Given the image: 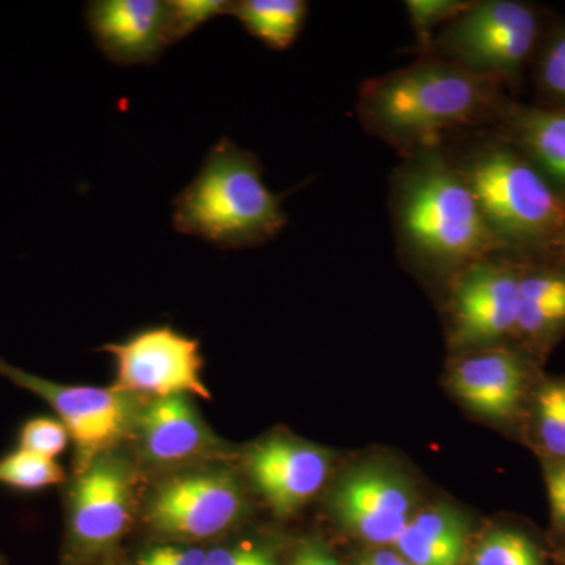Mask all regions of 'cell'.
Masks as SVG:
<instances>
[{"label":"cell","mask_w":565,"mask_h":565,"mask_svg":"<svg viewBox=\"0 0 565 565\" xmlns=\"http://www.w3.org/2000/svg\"><path fill=\"white\" fill-rule=\"evenodd\" d=\"M388 210L401 258L444 286L468 264L503 253L441 141L401 158Z\"/></svg>","instance_id":"obj_1"},{"label":"cell","mask_w":565,"mask_h":565,"mask_svg":"<svg viewBox=\"0 0 565 565\" xmlns=\"http://www.w3.org/2000/svg\"><path fill=\"white\" fill-rule=\"evenodd\" d=\"M501 88L452 63L419 55L364 82L356 114L364 131L403 158L451 134L492 128L508 102Z\"/></svg>","instance_id":"obj_2"},{"label":"cell","mask_w":565,"mask_h":565,"mask_svg":"<svg viewBox=\"0 0 565 565\" xmlns=\"http://www.w3.org/2000/svg\"><path fill=\"white\" fill-rule=\"evenodd\" d=\"M501 250L519 258H565V200L493 129L441 140Z\"/></svg>","instance_id":"obj_3"},{"label":"cell","mask_w":565,"mask_h":565,"mask_svg":"<svg viewBox=\"0 0 565 565\" xmlns=\"http://www.w3.org/2000/svg\"><path fill=\"white\" fill-rule=\"evenodd\" d=\"M263 174L255 152L222 137L191 184L174 196V230L225 250L273 243L288 225V214Z\"/></svg>","instance_id":"obj_4"},{"label":"cell","mask_w":565,"mask_h":565,"mask_svg":"<svg viewBox=\"0 0 565 565\" xmlns=\"http://www.w3.org/2000/svg\"><path fill=\"white\" fill-rule=\"evenodd\" d=\"M539 41L541 18L533 7L519 0H473L418 55L441 58L503 85L522 73Z\"/></svg>","instance_id":"obj_5"},{"label":"cell","mask_w":565,"mask_h":565,"mask_svg":"<svg viewBox=\"0 0 565 565\" xmlns=\"http://www.w3.org/2000/svg\"><path fill=\"white\" fill-rule=\"evenodd\" d=\"M520 258L494 253L468 264L445 286L449 344L456 352L514 343Z\"/></svg>","instance_id":"obj_6"},{"label":"cell","mask_w":565,"mask_h":565,"mask_svg":"<svg viewBox=\"0 0 565 565\" xmlns=\"http://www.w3.org/2000/svg\"><path fill=\"white\" fill-rule=\"evenodd\" d=\"M145 520L181 542L204 541L232 530L248 514L244 482L218 465H195L169 476L148 497Z\"/></svg>","instance_id":"obj_7"},{"label":"cell","mask_w":565,"mask_h":565,"mask_svg":"<svg viewBox=\"0 0 565 565\" xmlns=\"http://www.w3.org/2000/svg\"><path fill=\"white\" fill-rule=\"evenodd\" d=\"M0 377L28 390L57 414L76 446V473L129 440L145 399L114 386L65 385L47 381L0 359Z\"/></svg>","instance_id":"obj_8"},{"label":"cell","mask_w":565,"mask_h":565,"mask_svg":"<svg viewBox=\"0 0 565 565\" xmlns=\"http://www.w3.org/2000/svg\"><path fill=\"white\" fill-rule=\"evenodd\" d=\"M102 352L114 356L115 390L140 399L196 396L211 401L203 381L202 344L172 326H152L118 343L104 344Z\"/></svg>","instance_id":"obj_9"},{"label":"cell","mask_w":565,"mask_h":565,"mask_svg":"<svg viewBox=\"0 0 565 565\" xmlns=\"http://www.w3.org/2000/svg\"><path fill=\"white\" fill-rule=\"evenodd\" d=\"M136 470L120 452H107L77 471L68 492V535L82 553L109 548L131 525Z\"/></svg>","instance_id":"obj_10"},{"label":"cell","mask_w":565,"mask_h":565,"mask_svg":"<svg viewBox=\"0 0 565 565\" xmlns=\"http://www.w3.org/2000/svg\"><path fill=\"white\" fill-rule=\"evenodd\" d=\"M415 493L403 475L381 463L352 468L334 486L330 508L338 523L367 544L392 545L416 514Z\"/></svg>","instance_id":"obj_11"},{"label":"cell","mask_w":565,"mask_h":565,"mask_svg":"<svg viewBox=\"0 0 565 565\" xmlns=\"http://www.w3.org/2000/svg\"><path fill=\"white\" fill-rule=\"evenodd\" d=\"M244 465L270 511L289 516L321 493L332 473L333 457L322 446L277 434L253 445Z\"/></svg>","instance_id":"obj_12"},{"label":"cell","mask_w":565,"mask_h":565,"mask_svg":"<svg viewBox=\"0 0 565 565\" xmlns=\"http://www.w3.org/2000/svg\"><path fill=\"white\" fill-rule=\"evenodd\" d=\"M131 438L141 462L154 468H191L222 455L215 437L191 396H169L141 403Z\"/></svg>","instance_id":"obj_13"},{"label":"cell","mask_w":565,"mask_h":565,"mask_svg":"<svg viewBox=\"0 0 565 565\" xmlns=\"http://www.w3.org/2000/svg\"><path fill=\"white\" fill-rule=\"evenodd\" d=\"M530 379L526 353L511 345L459 353L448 373V384L465 407L500 423L523 411Z\"/></svg>","instance_id":"obj_14"},{"label":"cell","mask_w":565,"mask_h":565,"mask_svg":"<svg viewBox=\"0 0 565 565\" xmlns=\"http://www.w3.org/2000/svg\"><path fill=\"white\" fill-rule=\"evenodd\" d=\"M85 22L115 65H152L172 46L170 3L162 0H92Z\"/></svg>","instance_id":"obj_15"},{"label":"cell","mask_w":565,"mask_h":565,"mask_svg":"<svg viewBox=\"0 0 565 565\" xmlns=\"http://www.w3.org/2000/svg\"><path fill=\"white\" fill-rule=\"evenodd\" d=\"M564 334L565 258H520L516 348L541 355Z\"/></svg>","instance_id":"obj_16"},{"label":"cell","mask_w":565,"mask_h":565,"mask_svg":"<svg viewBox=\"0 0 565 565\" xmlns=\"http://www.w3.org/2000/svg\"><path fill=\"white\" fill-rule=\"evenodd\" d=\"M490 129L522 152L565 200V107L508 99Z\"/></svg>","instance_id":"obj_17"},{"label":"cell","mask_w":565,"mask_h":565,"mask_svg":"<svg viewBox=\"0 0 565 565\" xmlns=\"http://www.w3.org/2000/svg\"><path fill=\"white\" fill-rule=\"evenodd\" d=\"M467 539L463 516L438 504L416 511L393 548L412 565H460Z\"/></svg>","instance_id":"obj_18"},{"label":"cell","mask_w":565,"mask_h":565,"mask_svg":"<svg viewBox=\"0 0 565 565\" xmlns=\"http://www.w3.org/2000/svg\"><path fill=\"white\" fill-rule=\"evenodd\" d=\"M230 14L274 51L289 50L308 18L305 0H234Z\"/></svg>","instance_id":"obj_19"},{"label":"cell","mask_w":565,"mask_h":565,"mask_svg":"<svg viewBox=\"0 0 565 565\" xmlns=\"http://www.w3.org/2000/svg\"><path fill=\"white\" fill-rule=\"evenodd\" d=\"M535 445L546 460H565V377L546 379L531 401Z\"/></svg>","instance_id":"obj_20"},{"label":"cell","mask_w":565,"mask_h":565,"mask_svg":"<svg viewBox=\"0 0 565 565\" xmlns=\"http://www.w3.org/2000/svg\"><path fill=\"white\" fill-rule=\"evenodd\" d=\"M65 479V470L55 460L25 449L0 457V486L18 492H41L63 484Z\"/></svg>","instance_id":"obj_21"},{"label":"cell","mask_w":565,"mask_h":565,"mask_svg":"<svg viewBox=\"0 0 565 565\" xmlns=\"http://www.w3.org/2000/svg\"><path fill=\"white\" fill-rule=\"evenodd\" d=\"M471 565H545L533 539L512 527H498L476 546Z\"/></svg>","instance_id":"obj_22"},{"label":"cell","mask_w":565,"mask_h":565,"mask_svg":"<svg viewBox=\"0 0 565 565\" xmlns=\"http://www.w3.org/2000/svg\"><path fill=\"white\" fill-rule=\"evenodd\" d=\"M471 3L473 0H407L404 2L408 21L416 36V52L422 54L429 46L435 33L470 9Z\"/></svg>","instance_id":"obj_23"},{"label":"cell","mask_w":565,"mask_h":565,"mask_svg":"<svg viewBox=\"0 0 565 565\" xmlns=\"http://www.w3.org/2000/svg\"><path fill=\"white\" fill-rule=\"evenodd\" d=\"M535 79L542 95L553 107H565V28L550 33L541 44L539 41Z\"/></svg>","instance_id":"obj_24"},{"label":"cell","mask_w":565,"mask_h":565,"mask_svg":"<svg viewBox=\"0 0 565 565\" xmlns=\"http://www.w3.org/2000/svg\"><path fill=\"white\" fill-rule=\"evenodd\" d=\"M71 437L65 424L51 416H35L22 424L18 448L55 460L68 448Z\"/></svg>","instance_id":"obj_25"},{"label":"cell","mask_w":565,"mask_h":565,"mask_svg":"<svg viewBox=\"0 0 565 565\" xmlns=\"http://www.w3.org/2000/svg\"><path fill=\"white\" fill-rule=\"evenodd\" d=\"M170 39L172 44L188 39L206 22L230 14V0H170Z\"/></svg>","instance_id":"obj_26"},{"label":"cell","mask_w":565,"mask_h":565,"mask_svg":"<svg viewBox=\"0 0 565 565\" xmlns=\"http://www.w3.org/2000/svg\"><path fill=\"white\" fill-rule=\"evenodd\" d=\"M204 565H278V561L269 546L248 541L211 550Z\"/></svg>","instance_id":"obj_27"},{"label":"cell","mask_w":565,"mask_h":565,"mask_svg":"<svg viewBox=\"0 0 565 565\" xmlns=\"http://www.w3.org/2000/svg\"><path fill=\"white\" fill-rule=\"evenodd\" d=\"M207 552L195 545L159 544L148 546L137 557L136 565H204Z\"/></svg>","instance_id":"obj_28"},{"label":"cell","mask_w":565,"mask_h":565,"mask_svg":"<svg viewBox=\"0 0 565 565\" xmlns=\"http://www.w3.org/2000/svg\"><path fill=\"white\" fill-rule=\"evenodd\" d=\"M545 484L553 525L565 531V460H548L545 467Z\"/></svg>","instance_id":"obj_29"},{"label":"cell","mask_w":565,"mask_h":565,"mask_svg":"<svg viewBox=\"0 0 565 565\" xmlns=\"http://www.w3.org/2000/svg\"><path fill=\"white\" fill-rule=\"evenodd\" d=\"M292 565H340L326 545L318 541L305 542L299 546Z\"/></svg>","instance_id":"obj_30"},{"label":"cell","mask_w":565,"mask_h":565,"mask_svg":"<svg viewBox=\"0 0 565 565\" xmlns=\"http://www.w3.org/2000/svg\"><path fill=\"white\" fill-rule=\"evenodd\" d=\"M355 565H412L396 550L381 548L364 553L356 559Z\"/></svg>","instance_id":"obj_31"},{"label":"cell","mask_w":565,"mask_h":565,"mask_svg":"<svg viewBox=\"0 0 565 565\" xmlns=\"http://www.w3.org/2000/svg\"><path fill=\"white\" fill-rule=\"evenodd\" d=\"M0 565H9V564H7V561H6V559H3V557H2V556H0Z\"/></svg>","instance_id":"obj_32"}]
</instances>
